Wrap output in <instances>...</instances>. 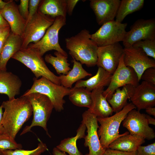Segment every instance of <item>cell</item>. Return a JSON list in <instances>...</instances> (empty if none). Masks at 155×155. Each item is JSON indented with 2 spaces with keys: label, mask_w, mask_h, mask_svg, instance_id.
Instances as JSON below:
<instances>
[{
  "label": "cell",
  "mask_w": 155,
  "mask_h": 155,
  "mask_svg": "<svg viewBox=\"0 0 155 155\" xmlns=\"http://www.w3.org/2000/svg\"><path fill=\"white\" fill-rule=\"evenodd\" d=\"M4 109L1 123L5 133L15 139L24 123L32 115L33 111L30 102L26 96L3 101Z\"/></svg>",
  "instance_id": "obj_1"
},
{
  "label": "cell",
  "mask_w": 155,
  "mask_h": 155,
  "mask_svg": "<svg viewBox=\"0 0 155 155\" xmlns=\"http://www.w3.org/2000/svg\"><path fill=\"white\" fill-rule=\"evenodd\" d=\"M90 36L89 31L84 29L65 39L66 47L72 58L88 67L96 65L98 59V46Z\"/></svg>",
  "instance_id": "obj_2"
},
{
  "label": "cell",
  "mask_w": 155,
  "mask_h": 155,
  "mask_svg": "<svg viewBox=\"0 0 155 155\" xmlns=\"http://www.w3.org/2000/svg\"><path fill=\"white\" fill-rule=\"evenodd\" d=\"M136 108L131 103H127L120 111L113 115L104 118L97 117L98 122L100 125L97 133L100 141L102 147L106 149L113 141L126 134L128 131L120 134L119 129L122 122L126 117L128 113Z\"/></svg>",
  "instance_id": "obj_3"
},
{
  "label": "cell",
  "mask_w": 155,
  "mask_h": 155,
  "mask_svg": "<svg viewBox=\"0 0 155 155\" xmlns=\"http://www.w3.org/2000/svg\"><path fill=\"white\" fill-rule=\"evenodd\" d=\"M11 58L21 62L30 69L36 78L43 77L55 84L61 85L59 76L49 70L42 57L36 51L28 48L21 49Z\"/></svg>",
  "instance_id": "obj_4"
},
{
  "label": "cell",
  "mask_w": 155,
  "mask_h": 155,
  "mask_svg": "<svg viewBox=\"0 0 155 155\" xmlns=\"http://www.w3.org/2000/svg\"><path fill=\"white\" fill-rule=\"evenodd\" d=\"M33 80V83L31 88L23 96L34 93L43 94L49 99L56 111L60 112L63 110V105L65 102L63 98L69 95L71 88H67L61 85L55 84L43 77L38 79L35 78Z\"/></svg>",
  "instance_id": "obj_5"
},
{
  "label": "cell",
  "mask_w": 155,
  "mask_h": 155,
  "mask_svg": "<svg viewBox=\"0 0 155 155\" xmlns=\"http://www.w3.org/2000/svg\"><path fill=\"white\" fill-rule=\"evenodd\" d=\"M25 96L31 104L33 116L30 125L24 128L20 135L31 131L32 127L39 126L42 127L50 137L47 128V123L54 108L51 102L46 96L38 93H32Z\"/></svg>",
  "instance_id": "obj_6"
},
{
  "label": "cell",
  "mask_w": 155,
  "mask_h": 155,
  "mask_svg": "<svg viewBox=\"0 0 155 155\" xmlns=\"http://www.w3.org/2000/svg\"><path fill=\"white\" fill-rule=\"evenodd\" d=\"M66 24V17L56 18L42 38L36 42L30 44L27 48L36 51L42 57L47 52L52 50L67 56V53L61 48L59 42V31Z\"/></svg>",
  "instance_id": "obj_7"
},
{
  "label": "cell",
  "mask_w": 155,
  "mask_h": 155,
  "mask_svg": "<svg viewBox=\"0 0 155 155\" xmlns=\"http://www.w3.org/2000/svg\"><path fill=\"white\" fill-rule=\"evenodd\" d=\"M55 19L38 11L26 24L22 36L21 49H26L30 43H35L40 40Z\"/></svg>",
  "instance_id": "obj_8"
},
{
  "label": "cell",
  "mask_w": 155,
  "mask_h": 155,
  "mask_svg": "<svg viewBox=\"0 0 155 155\" xmlns=\"http://www.w3.org/2000/svg\"><path fill=\"white\" fill-rule=\"evenodd\" d=\"M127 23H119L114 20L104 23L90 38L98 46H102L123 41L127 32Z\"/></svg>",
  "instance_id": "obj_9"
},
{
  "label": "cell",
  "mask_w": 155,
  "mask_h": 155,
  "mask_svg": "<svg viewBox=\"0 0 155 155\" xmlns=\"http://www.w3.org/2000/svg\"><path fill=\"white\" fill-rule=\"evenodd\" d=\"M139 82L133 69L125 64L123 54L117 68L112 75L110 84L107 89L104 90L103 95L108 100L117 88L128 84L136 87L139 84Z\"/></svg>",
  "instance_id": "obj_10"
},
{
  "label": "cell",
  "mask_w": 155,
  "mask_h": 155,
  "mask_svg": "<svg viewBox=\"0 0 155 155\" xmlns=\"http://www.w3.org/2000/svg\"><path fill=\"white\" fill-rule=\"evenodd\" d=\"M123 58L125 65L133 69L140 81L146 69L150 67H155V60L150 58L140 48L133 46L124 47Z\"/></svg>",
  "instance_id": "obj_11"
},
{
  "label": "cell",
  "mask_w": 155,
  "mask_h": 155,
  "mask_svg": "<svg viewBox=\"0 0 155 155\" xmlns=\"http://www.w3.org/2000/svg\"><path fill=\"white\" fill-rule=\"evenodd\" d=\"M122 124L131 134L140 136L148 140L155 137L154 131L149 126L146 114L135 109L128 113Z\"/></svg>",
  "instance_id": "obj_12"
},
{
  "label": "cell",
  "mask_w": 155,
  "mask_h": 155,
  "mask_svg": "<svg viewBox=\"0 0 155 155\" xmlns=\"http://www.w3.org/2000/svg\"><path fill=\"white\" fill-rule=\"evenodd\" d=\"M153 39H155V19H140L136 20L130 30L127 32L123 44L124 47H128L137 42Z\"/></svg>",
  "instance_id": "obj_13"
},
{
  "label": "cell",
  "mask_w": 155,
  "mask_h": 155,
  "mask_svg": "<svg viewBox=\"0 0 155 155\" xmlns=\"http://www.w3.org/2000/svg\"><path fill=\"white\" fill-rule=\"evenodd\" d=\"M82 118L81 122L85 124L87 132L84 138V145L89 149V153L85 155H103L106 149L101 146L98 135L97 117L88 109L82 114Z\"/></svg>",
  "instance_id": "obj_14"
},
{
  "label": "cell",
  "mask_w": 155,
  "mask_h": 155,
  "mask_svg": "<svg viewBox=\"0 0 155 155\" xmlns=\"http://www.w3.org/2000/svg\"><path fill=\"white\" fill-rule=\"evenodd\" d=\"M123 51L119 42L98 47L96 65L112 74L118 65Z\"/></svg>",
  "instance_id": "obj_15"
},
{
  "label": "cell",
  "mask_w": 155,
  "mask_h": 155,
  "mask_svg": "<svg viewBox=\"0 0 155 155\" xmlns=\"http://www.w3.org/2000/svg\"><path fill=\"white\" fill-rule=\"evenodd\" d=\"M90 6L96 16L98 24L102 25L114 20L121 1L91 0Z\"/></svg>",
  "instance_id": "obj_16"
},
{
  "label": "cell",
  "mask_w": 155,
  "mask_h": 155,
  "mask_svg": "<svg viewBox=\"0 0 155 155\" xmlns=\"http://www.w3.org/2000/svg\"><path fill=\"white\" fill-rule=\"evenodd\" d=\"M130 99L139 111L154 107L155 105V85L143 81L135 87Z\"/></svg>",
  "instance_id": "obj_17"
},
{
  "label": "cell",
  "mask_w": 155,
  "mask_h": 155,
  "mask_svg": "<svg viewBox=\"0 0 155 155\" xmlns=\"http://www.w3.org/2000/svg\"><path fill=\"white\" fill-rule=\"evenodd\" d=\"M0 12L8 23L11 32L22 37L26 25V21L21 15L15 3L13 1H8Z\"/></svg>",
  "instance_id": "obj_18"
},
{
  "label": "cell",
  "mask_w": 155,
  "mask_h": 155,
  "mask_svg": "<svg viewBox=\"0 0 155 155\" xmlns=\"http://www.w3.org/2000/svg\"><path fill=\"white\" fill-rule=\"evenodd\" d=\"M22 85L17 75L7 70H0V94L6 95L9 100L13 99L20 94Z\"/></svg>",
  "instance_id": "obj_19"
},
{
  "label": "cell",
  "mask_w": 155,
  "mask_h": 155,
  "mask_svg": "<svg viewBox=\"0 0 155 155\" xmlns=\"http://www.w3.org/2000/svg\"><path fill=\"white\" fill-rule=\"evenodd\" d=\"M104 88L99 87L91 91L92 104L88 110L97 117H108L114 112L106 98L103 95Z\"/></svg>",
  "instance_id": "obj_20"
},
{
  "label": "cell",
  "mask_w": 155,
  "mask_h": 155,
  "mask_svg": "<svg viewBox=\"0 0 155 155\" xmlns=\"http://www.w3.org/2000/svg\"><path fill=\"white\" fill-rule=\"evenodd\" d=\"M22 37L11 32L0 54V70L6 71V65L9 59L22 48Z\"/></svg>",
  "instance_id": "obj_21"
},
{
  "label": "cell",
  "mask_w": 155,
  "mask_h": 155,
  "mask_svg": "<svg viewBox=\"0 0 155 155\" xmlns=\"http://www.w3.org/2000/svg\"><path fill=\"white\" fill-rule=\"evenodd\" d=\"M145 140L141 136L129 133L116 139L109 144L108 148L124 152H135L145 142Z\"/></svg>",
  "instance_id": "obj_22"
},
{
  "label": "cell",
  "mask_w": 155,
  "mask_h": 155,
  "mask_svg": "<svg viewBox=\"0 0 155 155\" xmlns=\"http://www.w3.org/2000/svg\"><path fill=\"white\" fill-rule=\"evenodd\" d=\"M112 75L103 68L99 67L94 75L86 80L78 81L76 82L74 87H84L91 92L98 88L108 86Z\"/></svg>",
  "instance_id": "obj_23"
},
{
  "label": "cell",
  "mask_w": 155,
  "mask_h": 155,
  "mask_svg": "<svg viewBox=\"0 0 155 155\" xmlns=\"http://www.w3.org/2000/svg\"><path fill=\"white\" fill-rule=\"evenodd\" d=\"M72 68L66 75L62 74L59 76L61 85L69 88H72L75 82L82 80L86 77L91 76L92 74L85 70L80 62L73 58Z\"/></svg>",
  "instance_id": "obj_24"
},
{
  "label": "cell",
  "mask_w": 155,
  "mask_h": 155,
  "mask_svg": "<svg viewBox=\"0 0 155 155\" xmlns=\"http://www.w3.org/2000/svg\"><path fill=\"white\" fill-rule=\"evenodd\" d=\"M135 87L128 84L123 86L121 89L118 88L115 90L111 98L107 100L114 112L120 111L127 104V100L133 95Z\"/></svg>",
  "instance_id": "obj_25"
},
{
  "label": "cell",
  "mask_w": 155,
  "mask_h": 155,
  "mask_svg": "<svg viewBox=\"0 0 155 155\" xmlns=\"http://www.w3.org/2000/svg\"><path fill=\"white\" fill-rule=\"evenodd\" d=\"M38 11L53 18H55L59 16L66 18L67 12L66 0L42 1Z\"/></svg>",
  "instance_id": "obj_26"
},
{
  "label": "cell",
  "mask_w": 155,
  "mask_h": 155,
  "mask_svg": "<svg viewBox=\"0 0 155 155\" xmlns=\"http://www.w3.org/2000/svg\"><path fill=\"white\" fill-rule=\"evenodd\" d=\"M86 128L85 124L81 122L77 131L76 136L62 140L56 147L61 151L67 153L69 155H83L78 149L76 141L78 139L84 138Z\"/></svg>",
  "instance_id": "obj_27"
},
{
  "label": "cell",
  "mask_w": 155,
  "mask_h": 155,
  "mask_svg": "<svg viewBox=\"0 0 155 155\" xmlns=\"http://www.w3.org/2000/svg\"><path fill=\"white\" fill-rule=\"evenodd\" d=\"M144 0H122L121 1L115 21L122 23L128 15L140 10L143 7Z\"/></svg>",
  "instance_id": "obj_28"
},
{
  "label": "cell",
  "mask_w": 155,
  "mask_h": 155,
  "mask_svg": "<svg viewBox=\"0 0 155 155\" xmlns=\"http://www.w3.org/2000/svg\"><path fill=\"white\" fill-rule=\"evenodd\" d=\"M69 99L74 105L89 109L92 104L91 92L84 87L71 88L69 94Z\"/></svg>",
  "instance_id": "obj_29"
},
{
  "label": "cell",
  "mask_w": 155,
  "mask_h": 155,
  "mask_svg": "<svg viewBox=\"0 0 155 155\" xmlns=\"http://www.w3.org/2000/svg\"><path fill=\"white\" fill-rule=\"evenodd\" d=\"M54 54L55 56L51 54L46 55L44 57L45 61L53 66L58 74H67L71 69L70 64L68 62L67 56L57 51Z\"/></svg>",
  "instance_id": "obj_30"
},
{
  "label": "cell",
  "mask_w": 155,
  "mask_h": 155,
  "mask_svg": "<svg viewBox=\"0 0 155 155\" xmlns=\"http://www.w3.org/2000/svg\"><path fill=\"white\" fill-rule=\"evenodd\" d=\"M47 150L46 144L40 140L37 148L32 150H24L22 149L1 152L2 155H41Z\"/></svg>",
  "instance_id": "obj_31"
},
{
  "label": "cell",
  "mask_w": 155,
  "mask_h": 155,
  "mask_svg": "<svg viewBox=\"0 0 155 155\" xmlns=\"http://www.w3.org/2000/svg\"><path fill=\"white\" fill-rule=\"evenodd\" d=\"M22 146L4 133L0 135V151L22 149Z\"/></svg>",
  "instance_id": "obj_32"
},
{
  "label": "cell",
  "mask_w": 155,
  "mask_h": 155,
  "mask_svg": "<svg viewBox=\"0 0 155 155\" xmlns=\"http://www.w3.org/2000/svg\"><path fill=\"white\" fill-rule=\"evenodd\" d=\"M133 46L140 48L149 57L155 59V39L142 40L134 43Z\"/></svg>",
  "instance_id": "obj_33"
},
{
  "label": "cell",
  "mask_w": 155,
  "mask_h": 155,
  "mask_svg": "<svg viewBox=\"0 0 155 155\" xmlns=\"http://www.w3.org/2000/svg\"><path fill=\"white\" fill-rule=\"evenodd\" d=\"M141 80L155 85V67H150L146 69L141 76Z\"/></svg>",
  "instance_id": "obj_34"
},
{
  "label": "cell",
  "mask_w": 155,
  "mask_h": 155,
  "mask_svg": "<svg viewBox=\"0 0 155 155\" xmlns=\"http://www.w3.org/2000/svg\"><path fill=\"white\" fill-rule=\"evenodd\" d=\"M42 0H30L29 2V12L26 24L32 18L37 12L38 8Z\"/></svg>",
  "instance_id": "obj_35"
},
{
  "label": "cell",
  "mask_w": 155,
  "mask_h": 155,
  "mask_svg": "<svg viewBox=\"0 0 155 155\" xmlns=\"http://www.w3.org/2000/svg\"><path fill=\"white\" fill-rule=\"evenodd\" d=\"M137 155H155V142L146 146H140L137 150Z\"/></svg>",
  "instance_id": "obj_36"
},
{
  "label": "cell",
  "mask_w": 155,
  "mask_h": 155,
  "mask_svg": "<svg viewBox=\"0 0 155 155\" xmlns=\"http://www.w3.org/2000/svg\"><path fill=\"white\" fill-rule=\"evenodd\" d=\"M29 2V0H20L18 6L20 13L26 21L28 15Z\"/></svg>",
  "instance_id": "obj_37"
},
{
  "label": "cell",
  "mask_w": 155,
  "mask_h": 155,
  "mask_svg": "<svg viewBox=\"0 0 155 155\" xmlns=\"http://www.w3.org/2000/svg\"><path fill=\"white\" fill-rule=\"evenodd\" d=\"M103 155H137V151L128 152L106 148Z\"/></svg>",
  "instance_id": "obj_38"
},
{
  "label": "cell",
  "mask_w": 155,
  "mask_h": 155,
  "mask_svg": "<svg viewBox=\"0 0 155 155\" xmlns=\"http://www.w3.org/2000/svg\"><path fill=\"white\" fill-rule=\"evenodd\" d=\"M11 32L9 26L3 29L0 32V54L5 42Z\"/></svg>",
  "instance_id": "obj_39"
},
{
  "label": "cell",
  "mask_w": 155,
  "mask_h": 155,
  "mask_svg": "<svg viewBox=\"0 0 155 155\" xmlns=\"http://www.w3.org/2000/svg\"><path fill=\"white\" fill-rule=\"evenodd\" d=\"M79 1V0H66L67 12L69 15H72L75 7Z\"/></svg>",
  "instance_id": "obj_40"
},
{
  "label": "cell",
  "mask_w": 155,
  "mask_h": 155,
  "mask_svg": "<svg viewBox=\"0 0 155 155\" xmlns=\"http://www.w3.org/2000/svg\"><path fill=\"white\" fill-rule=\"evenodd\" d=\"M9 25L2 16L0 12V29H4L9 27Z\"/></svg>",
  "instance_id": "obj_41"
},
{
  "label": "cell",
  "mask_w": 155,
  "mask_h": 155,
  "mask_svg": "<svg viewBox=\"0 0 155 155\" xmlns=\"http://www.w3.org/2000/svg\"><path fill=\"white\" fill-rule=\"evenodd\" d=\"M3 107L1 105L0 106V135L5 133V130L2 124L1 121L3 113Z\"/></svg>",
  "instance_id": "obj_42"
},
{
  "label": "cell",
  "mask_w": 155,
  "mask_h": 155,
  "mask_svg": "<svg viewBox=\"0 0 155 155\" xmlns=\"http://www.w3.org/2000/svg\"><path fill=\"white\" fill-rule=\"evenodd\" d=\"M146 113L149 115H152L155 117V108L154 107H150L145 109Z\"/></svg>",
  "instance_id": "obj_43"
},
{
  "label": "cell",
  "mask_w": 155,
  "mask_h": 155,
  "mask_svg": "<svg viewBox=\"0 0 155 155\" xmlns=\"http://www.w3.org/2000/svg\"><path fill=\"white\" fill-rule=\"evenodd\" d=\"M53 155H67L65 152L60 151L56 147L53 148Z\"/></svg>",
  "instance_id": "obj_44"
},
{
  "label": "cell",
  "mask_w": 155,
  "mask_h": 155,
  "mask_svg": "<svg viewBox=\"0 0 155 155\" xmlns=\"http://www.w3.org/2000/svg\"><path fill=\"white\" fill-rule=\"evenodd\" d=\"M146 117L149 124H151L155 125V119L154 118L147 114H146Z\"/></svg>",
  "instance_id": "obj_45"
},
{
  "label": "cell",
  "mask_w": 155,
  "mask_h": 155,
  "mask_svg": "<svg viewBox=\"0 0 155 155\" xmlns=\"http://www.w3.org/2000/svg\"><path fill=\"white\" fill-rule=\"evenodd\" d=\"M7 2H5L2 0H0V11L3 9Z\"/></svg>",
  "instance_id": "obj_46"
},
{
  "label": "cell",
  "mask_w": 155,
  "mask_h": 155,
  "mask_svg": "<svg viewBox=\"0 0 155 155\" xmlns=\"http://www.w3.org/2000/svg\"><path fill=\"white\" fill-rule=\"evenodd\" d=\"M0 155H2V152L0 151Z\"/></svg>",
  "instance_id": "obj_47"
},
{
  "label": "cell",
  "mask_w": 155,
  "mask_h": 155,
  "mask_svg": "<svg viewBox=\"0 0 155 155\" xmlns=\"http://www.w3.org/2000/svg\"><path fill=\"white\" fill-rule=\"evenodd\" d=\"M5 29V28H4ZM4 29H0V32Z\"/></svg>",
  "instance_id": "obj_48"
}]
</instances>
